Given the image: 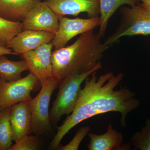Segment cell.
I'll return each instance as SVG.
<instances>
[{
	"mask_svg": "<svg viewBox=\"0 0 150 150\" xmlns=\"http://www.w3.org/2000/svg\"><path fill=\"white\" fill-rule=\"evenodd\" d=\"M96 72L85 80L84 86L81 89L74 109L58 127L50 144V149H56L65 135L78 124L103 113L119 112L121 126L125 128L128 114L139 105L136 95L129 88L121 86L115 89L123 80V74L115 75L109 72L98 77Z\"/></svg>",
	"mask_w": 150,
	"mask_h": 150,
	"instance_id": "1",
	"label": "cell"
},
{
	"mask_svg": "<svg viewBox=\"0 0 150 150\" xmlns=\"http://www.w3.org/2000/svg\"><path fill=\"white\" fill-rule=\"evenodd\" d=\"M101 40L98 32L92 30L82 33L71 45L54 50L51 55L52 76L61 82L70 75L100 69V61L109 47Z\"/></svg>",
	"mask_w": 150,
	"mask_h": 150,
	"instance_id": "2",
	"label": "cell"
},
{
	"mask_svg": "<svg viewBox=\"0 0 150 150\" xmlns=\"http://www.w3.org/2000/svg\"><path fill=\"white\" fill-rule=\"evenodd\" d=\"M121 19L117 28L105 40L104 44L110 47L124 36L150 35V12L139 4L119 9Z\"/></svg>",
	"mask_w": 150,
	"mask_h": 150,
	"instance_id": "3",
	"label": "cell"
},
{
	"mask_svg": "<svg viewBox=\"0 0 150 150\" xmlns=\"http://www.w3.org/2000/svg\"><path fill=\"white\" fill-rule=\"evenodd\" d=\"M95 71H97L92 70L81 74L70 75L62 80L57 97L49 111L52 126L57 125L63 115H69L72 112L79 96L82 84Z\"/></svg>",
	"mask_w": 150,
	"mask_h": 150,
	"instance_id": "4",
	"label": "cell"
},
{
	"mask_svg": "<svg viewBox=\"0 0 150 150\" xmlns=\"http://www.w3.org/2000/svg\"><path fill=\"white\" fill-rule=\"evenodd\" d=\"M61 82L51 76L41 84L37 96L26 101L32 118L31 132L38 136L46 135L52 129L49 118V106L52 93Z\"/></svg>",
	"mask_w": 150,
	"mask_h": 150,
	"instance_id": "5",
	"label": "cell"
},
{
	"mask_svg": "<svg viewBox=\"0 0 150 150\" xmlns=\"http://www.w3.org/2000/svg\"><path fill=\"white\" fill-rule=\"evenodd\" d=\"M40 86V82L31 72L14 81L7 82L0 79V109L32 99L31 92L38 90Z\"/></svg>",
	"mask_w": 150,
	"mask_h": 150,
	"instance_id": "6",
	"label": "cell"
},
{
	"mask_svg": "<svg viewBox=\"0 0 150 150\" xmlns=\"http://www.w3.org/2000/svg\"><path fill=\"white\" fill-rule=\"evenodd\" d=\"M58 18L59 29L51 41L54 50L64 48L74 37L94 30L99 26L100 23V17L87 19L69 18L60 16Z\"/></svg>",
	"mask_w": 150,
	"mask_h": 150,
	"instance_id": "7",
	"label": "cell"
},
{
	"mask_svg": "<svg viewBox=\"0 0 150 150\" xmlns=\"http://www.w3.org/2000/svg\"><path fill=\"white\" fill-rule=\"evenodd\" d=\"M58 17L46 2L40 1L30 11L23 21V30H32L56 33L59 28Z\"/></svg>",
	"mask_w": 150,
	"mask_h": 150,
	"instance_id": "8",
	"label": "cell"
},
{
	"mask_svg": "<svg viewBox=\"0 0 150 150\" xmlns=\"http://www.w3.org/2000/svg\"><path fill=\"white\" fill-rule=\"evenodd\" d=\"M54 47L51 42L21 55L27 62L30 72L35 75L41 84L53 76L51 55Z\"/></svg>",
	"mask_w": 150,
	"mask_h": 150,
	"instance_id": "9",
	"label": "cell"
},
{
	"mask_svg": "<svg viewBox=\"0 0 150 150\" xmlns=\"http://www.w3.org/2000/svg\"><path fill=\"white\" fill-rule=\"evenodd\" d=\"M44 1L58 16H77L81 13H86L88 18L100 16V0H45Z\"/></svg>",
	"mask_w": 150,
	"mask_h": 150,
	"instance_id": "10",
	"label": "cell"
},
{
	"mask_svg": "<svg viewBox=\"0 0 150 150\" xmlns=\"http://www.w3.org/2000/svg\"><path fill=\"white\" fill-rule=\"evenodd\" d=\"M55 34L46 31L25 30L15 36L6 47L11 49L16 55H21L50 43Z\"/></svg>",
	"mask_w": 150,
	"mask_h": 150,
	"instance_id": "11",
	"label": "cell"
},
{
	"mask_svg": "<svg viewBox=\"0 0 150 150\" xmlns=\"http://www.w3.org/2000/svg\"><path fill=\"white\" fill-rule=\"evenodd\" d=\"M10 121L13 140L15 142L32 133V118L26 101L18 103L11 106Z\"/></svg>",
	"mask_w": 150,
	"mask_h": 150,
	"instance_id": "12",
	"label": "cell"
},
{
	"mask_svg": "<svg viewBox=\"0 0 150 150\" xmlns=\"http://www.w3.org/2000/svg\"><path fill=\"white\" fill-rule=\"evenodd\" d=\"M88 136L90 139L87 145L88 150H128V148L122 146L124 140L123 135L113 129L110 123L105 134L98 135L90 133Z\"/></svg>",
	"mask_w": 150,
	"mask_h": 150,
	"instance_id": "13",
	"label": "cell"
},
{
	"mask_svg": "<svg viewBox=\"0 0 150 150\" xmlns=\"http://www.w3.org/2000/svg\"><path fill=\"white\" fill-rule=\"evenodd\" d=\"M40 0H0V17L11 21H23Z\"/></svg>",
	"mask_w": 150,
	"mask_h": 150,
	"instance_id": "14",
	"label": "cell"
},
{
	"mask_svg": "<svg viewBox=\"0 0 150 150\" xmlns=\"http://www.w3.org/2000/svg\"><path fill=\"white\" fill-rule=\"evenodd\" d=\"M140 2V0H100V23L98 33L100 38L104 37L108 21L118 8L126 4L132 6Z\"/></svg>",
	"mask_w": 150,
	"mask_h": 150,
	"instance_id": "15",
	"label": "cell"
},
{
	"mask_svg": "<svg viewBox=\"0 0 150 150\" xmlns=\"http://www.w3.org/2000/svg\"><path fill=\"white\" fill-rule=\"evenodd\" d=\"M29 71L28 65L24 60L13 61L5 55L0 56V79L7 82L14 81L21 79V74Z\"/></svg>",
	"mask_w": 150,
	"mask_h": 150,
	"instance_id": "16",
	"label": "cell"
},
{
	"mask_svg": "<svg viewBox=\"0 0 150 150\" xmlns=\"http://www.w3.org/2000/svg\"><path fill=\"white\" fill-rule=\"evenodd\" d=\"M10 111L11 107L0 110V150H8L12 144Z\"/></svg>",
	"mask_w": 150,
	"mask_h": 150,
	"instance_id": "17",
	"label": "cell"
},
{
	"mask_svg": "<svg viewBox=\"0 0 150 150\" xmlns=\"http://www.w3.org/2000/svg\"><path fill=\"white\" fill-rule=\"evenodd\" d=\"M23 30V24L20 21H11L0 17V46L6 44Z\"/></svg>",
	"mask_w": 150,
	"mask_h": 150,
	"instance_id": "18",
	"label": "cell"
},
{
	"mask_svg": "<svg viewBox=\"0 0 150 150\" xmlns=\"http://www.w3.org/2000/svg\"><path fill=\"white\" fill-rule=\"evenodd\" d=\"M131 142L135 150H150V118L145 122V126L131 137Z\"/></svg>",
	"mask_w": 150,
	"mask_h": 150,
	"instance_id": "19",
	"label": "cell"
},
{
	"mask_svg": "<svg viewBox=\"0 0 150 150\" xmlns=\"http://www.w3.org/2000/svg\"><path fill=\"white\" fill-rule=\"evenodd\" d=\"M39 136H25L12 145L8 150H36L40 146V141Z\"/></svg>",
	"mask_w": 150,
	"mask_h": 150,
	"instance_id": "20",
	"label": "cell"
},
{
	"mask_svg": "<svg viewBox=\"0 0 150 150\" xmlns=\"http://www.w3.org/2000/svg\"><path fill=\"white\" fill-rule=\"evenodd\" d=\"M89 126H84L80 128L77 131L72 140L67 145L62 146L59 144L57 149L60 150H78L81 142L90 130Z\"/></svg>",
	"mask_w": 150,
	"mask_h": 150,
	"instance_id": "21",
	"label": "cell"
},
{
	"mask_svg": "<svg viewBox=\"0 0 150 150\" xmlns=\"http://www.w3.org/2000/svg\"><path fill=\"white\" fill-rule=\"evenodd\" d=\"M4 55H16V54L10 48L0 46V56Z\"/></svg>",
	"mask_w": 150,
	"mask_h": 150,
	"instance_id": "22",
	"label": "cell"
},
{
	"mask_svg": "<svg viewBox=\"0 0 150 150\" xmlns=\"http://www.w3.org/2000/svg\"><path fill=\"white\" fill-rule=\"evenodd\" d=\"M141 4L150 12V0H140Z\"/></svg>",
	"mask_w": 150,
	"mask_h": 150,
	"instance_id": "23",
	"label": "cell"
},
{
	"mask_svg": "<svg viewBox=\"0 0 150 150\" xmlns=\"http://www.w3.org/2000/svg\"><path fill=\"white\" fill-rule=\"evenodd\" d=\"M0 110H1V109H0Z\"/></svg>",
	"mask_w": 150,
	"mask_h": 150,
	"instance_id": "24",
	"label": "cell"
}]
</instances>
